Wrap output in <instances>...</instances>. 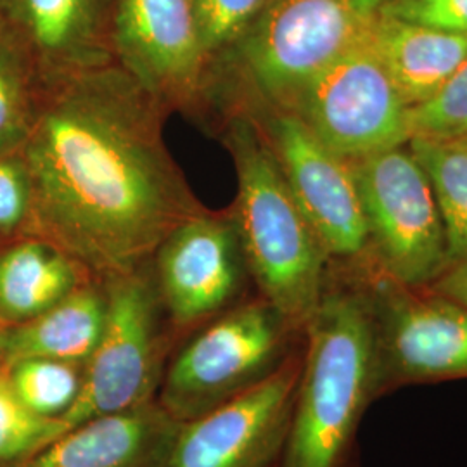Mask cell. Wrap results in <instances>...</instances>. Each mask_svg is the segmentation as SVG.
Segmentation results:
<instances>
[{
    "label": "cell",
    "mask_w": 467,
    "mask_h": 467,
    "mask_svg": "<svg viewBox=\"0 0 467 467\" xmlns=\"http://www.w3.org/2000/svg\"><path fill=\"white\" fill-rule=\"evenodd\" d=\"M410 139L467 137V56L430 99L410 108Z\"/></svg>",
    "instance_id": "obj_23"
},
{
    "label": "cell",
    "mask_w": 467,
    "mask_h": 467,
    "mask_svg": "<svg viewBox=\"0 0 467 467\" xmlns=\"http://www.w3.org/2000/svg\"><path fill=\"white\" fill-rule=\"evenodd\" d=\"M181 424L161 405L88 419L13 467H168Z\"/></svg>",
    "instance_id": "obj_15"
},
{
    "label": "cell",
    "mask_w": 467,
    "mask_h": 467,
    "mask_svg": "<svg viewBox=\"0 0 467 467\" xmlns=\"http://www.w3.org/2000/svg\"><path fill=\"white\" fill-rule=\"evenodd\" d=\"M150 96L129 71L75 75L49 88L21 148L32 184L26 231L115 275L192 217Z\"/></svg>",
    "instance_id": "obj_1"
},
{
    "label": "cell",
    "mask_w": 467,
    "mask_h": 467,
    "mask_svg": "<svg viewBox=\"0 0 467 467\" xmlns=\"http://www.w3.org/2000/svg\"><path fill=\"white\" fill-rule=\"evenodd\" d=\"M409 142L433 189L451 265L467 262V137H412Z\"/></svg>",
    "instance_id": "obj_19"
},
{
    "label": "cell",
    "mask_w": 467,
    "mask_h": 467,
    "mask_svg": "<svg viewBox=\"0 0 467 467\" xmlns=\"http://www.w3.org/2000/svg\"><path fill=\"white\" fill-rule=\"evenodd\" d=\"M32 78L13 50L0 44V152H17L35 119Z\"/></svg>",
    "instance_id": "obj_22"
},
{
    "label": "cell",
    "mask_w": 467,
    "mask_h": 467,
    "mask_svg": "<svg viewBox=\"0 0 467 467\" xmlns=\"http://www.w3.org/2000/svg\"><path fill=\"white\" fill-rule=\"evenodd\" d=\"M78 287L67 251L42 237L0 250V322L15 327L47 312Z\"/></svg>",
    "instance_id": "obj_17"
},
{
    "label": "cell",
    "mask_w": 467,
    "mask_h": 467,
    "mask_svg": "<svg viewBox=\"0 0 467 467\" xmlns=\"http://www.w3.org/2000/svg\"><path fill=\"white\" fill-rule=\"evenodd\" d=\"M383 15L467 35V0H389Z\"/></svg>",
    "instance_id": "obj_26"
},
{
    "label": "cell",
    "mask_w": 467,
    "mask_h": 467,
    "mask_svg": "<svg viewBox=\"0 0 467 467\" xmlns=\"http://www.w3.org/2000/svg\"><path fill=\"white\" fill-rule=\"evenodd\" d=\"M370 42L401 98L414 108L434 96L467 56V35L381 15Z\"/></svg>",
    "instance_id": "obj_16"
},
{
    "label": "cell",
    "mask_w": 467,
    "mask_h": 467,
    "mask_svg": "<svg viewBox=\"0 0 467 467\" xmlns=\"http://www.w3.org/2000/svg\"><path fill=\"white\" fill-rule=\"evenodd\" d=\"M391 281V279H389ZM393 283L374 308L378 399L405 384L467 378V310L434 293L419 296Z\"/></svg>",
    "instance_id": "obj_10"
},
{
    "label": "cell",
    "mask_w": 467,
    "mask_h": 467,
    "mask_svg": "<svg viewBox=\"0 0 467 467\" xmlns=\"http://www.w3.org/2000/svg\"><path fill=\"white\" fill-rule=\"evenodd\" d=\"M4 374L26 409L40 418L61 422L80 395L84 366L30 357L7 364Z\"/></svg>",
    "instance_id": "obj_20"
},
{
    "label": "cell",
    "mask_w": 467,
    "mask_h": 467,
    "mask_svg": "<svg viewBox=\"0 0 467 467\" xmlns=\"http://www.w3.org/2000/svg\"><path fill=\"white\" fill-rule=\"evenodd\" d=\"M267 0H194V13L204 54L237 40L248 30Z\"/></svg>",
    "instance_id": "obj_24"
},
{
    "label": "cell",
    "mask_w": 467,
    "mask_h": 467,
    "mask_svg": "<svg viewBox=\"0 0 467 467\" xmlns=\"http://www.w3.org/2000/svg\"><path fill=\"white\" fill-rule=\"evenodd\" d=\"M118 52L150 94H185L204 61L194 0H118Z\"/></svg>",
    "instance_id": "obj_13"
},
{
    "label": "cell",
    "mask_w": 467,
    "mask_h": 467,
    "mask_svg": "<svg viewBox=\"0 0 467 467\" xmlns=\"http://www.w3.org/2000/svg\"><path fill=\"white\" fill-rule=\"evenodd\" d=\"M277 161L295 200L327 254L355 256L368 246V218L350 161L329 150L298 117L274 121Z\"/></svg>",
    "instance_id": "obj_11"
},
{
    "label": "cell",
    "mask_w": 467,
    "mask_h": 467,
    "mask_svg": "<svg viewBox=\"0 0 467 467\" xmlns=\"http://www.w3.org/2000/svg\"><path fill=\"white\" fill-rule=\"evenodd\" d=\"M239 234L251 270L279 317L305 326L322 298L326 250L303 215L277 158L246 123L231 132Z\"/></svg>",
    "instance_id": "obj_3"
},
{
    "label": "cell",
    "mask_w": 467,
    "mask_h": 467,
    "mask_svg": "<svg viewBox=\"0 0 467 467\" xmlns=\"http://www.w3.org/2000/svg\"><path fill=\"white\" fill-rule=\"evenodd\" d=\"M0 44L47 90L108 59L99 0H0Z\"/></svg>",
    "instance_id": "obj_12"
},
{
    "label": "cell",
    "mask_w": 467,
    "mask_h": 467,
    "mask_svg": "<svg viewBox=\"0 0 467 467\" xmlns=\"http://www.w3.org/2000/svg\"><path fill=\"white\" fill-rule=\"evenodd\" d=\"M161 291L171 316L192 322L222 308L237 285V237L222 220L192 215L161 243Z\"/></svg>",
    "instance_id": "obj_14"
},
{
    "label": "cell",
    "mask_w": 467,
    "mask_h": 467,
    "mask_svg": "<svg viewBox=\"0 0 467 467\" xmlns=\"http://www.w3.org/2000/svg\"><path fill=\"white\" fill-rule=\"evenodd\" d=\"M300 376L301 362H285L229 400L182 422L168 467L265 466L289 433Z\"/></svg>",
    "instance_id": "obj_9"
},
{
    "label": "cell",
    "mask_w": 467,
    "mask_h": 467,
    "mask_svg": "<svg viewBox=\"0 0 467 467\" xmlns=\"http://www.w3.org/2000/svg\"><path fill=\"white\" fill-rule=\"evenodd\" d=\"M389 0H267L244 32L243 61L267 96L293 99L383 15Z\"/></svg>",
    "instance_id": "obj_4"
},
{
    "label": "cell",
    "mask_w": 467,
    "mask_h": 467,
    "mask_svg": "<svg viewBox=\"0 0 467 467\" xmlns=\"http://www.w3.org/2000/svg\"><path fill=\"white\" fill-rule=\"evenodd\" d=\"M434 293L449 298L467 310V262L451 264L431 284Z\"/></svg>",
    "instance_id": "obj_27"
},
{
    "label": "cell",
    "mask_w": 467,
    "mask_h": 467,
    "mask_svg": "<svg viewBox=\"0 0 467 467\" xmlns=\"http://www.w3.org/2000/svg\"><path fill=\"white\" fill-rule=\"evenodd\" d=\"M32 215L30 175L17 152H0V237L28 229Z\"/></svg>",
    "instance_id": "obj_25"
},
{
    "label": "cell",
    "mask_w": 467,
    "mask_h": 467,
    "mask_svg": "<svg viewBox=\"0 0 467 467\" xmlns=\"http://www.w3.org/2000/svg\"><path fill=\"white\" fill-rule=\"evenodd\" d=\"M158 379V341L150 285L132 272L117 274L106 295L99 343L85 362L75 405L61 419L63 433L88 419L150 401Z\"/></svg>",
    "instance_id": "obj_8"
},
{
    "label": "cell",
    "mask_w": 467,
    "mask_h": 467,
    "mask_svg": "<svg viewBox=\"0 0 467 467\" xmlns=\"http://www.w3.org/2000/svg\"><path fill=\"white\" fill-rule=\"evenodd\" d=\"M104 320L106 296L77 287L42 316L5 329V366L30 357L85 366L99 343Z\"/></svg>",
    "instance_id": "obj_18"
},
{
    "label": "cell",
    "mask_w": 467,
    "mask_h": 467,
    "mask_svg": "<svg viewBox=\"0 0 467 467\" xmlns=\"http://www.w3.org/2000/svg\"><path fill=\"white\" fill-rule=\"evenodd\" d=\"M4 334H5V331L0 329V374L4 372V368H5V341H4Z\"/></svg>",
    "instance_id": "obj_28"
},
{
    "label": "cell",
    "mask_w": 467,
    "mask_h": 467,
    "mask_svg": "<svg viewBox=\"0 0 467 467\" xmlns=\"http://www.w3.org/2000/svg\"><path fill=\"white\" fill-rule=\"evenodd\" d=\"M305 327L284 467H341L364 410L378 399L374 306L358 295H322Z\"/></svg>",
    "instance_id": "obj_2"
},
{
    "label": "cell",
    "mask_w": 467,
    "mask_h": 467,
    "mask_svg": "<svg viewBox=\"0 0 467 467\" xmlns=\"http://www.w3.org/2000/svg\"><path fill=\"white\" fill-rule=\"evenodd\" d=\"M351 167L386 275L407 287L433 284L451 260L433 189L416 156L393 148Z\"/></svg>",
    "instance_id": "obj_5"
},
{
    "label": "cell",
    "mask_w": 467,
    "mask_h": 467,
    "mask_svg": "<svg viewBox=\"0 0 467 467\" xmlns=\"http://www.w3.org/2000/svg\"><path fill=\"white\" fill-rule=\"evenodd\" d=\"M63 434L59 420L40 418L26 409L0 374V467L25 462Z\"/></svg>",
    "instance_id": "obj_21"
},
{
    "label": "cell",
    "mask_w": 467,
    "mask_h": 467,
    "mask_svg": "<svg viewBox=\"0 0 467 467\" xmlns=\"http://www.w3.org/2000/svg\"><path fill=\"white\" fill-rule=\"evenodd\" d=\"M368 34L322 67L291 99L298 102L301 121L348 161L410 140V106Z\"/></svg>",
    "instance_id": "obj_6"
},
{
    "label": "cell",
    "mask_w": 467,
    "mask_h": 467,
    "mask_svg": "<svg viewBox=\"0 0 467 467\" xmlns=\"http://www.w3.org/2000/svg\"><path fill=\"white\" fill-rule=\"evenodd\" d=\"M279 318L270 305H248L220 318L171 364L160 405L187 422L260 381L279 351Z\"/></svg>",
    "instance_id": "obj_7"
}]
</instances>
